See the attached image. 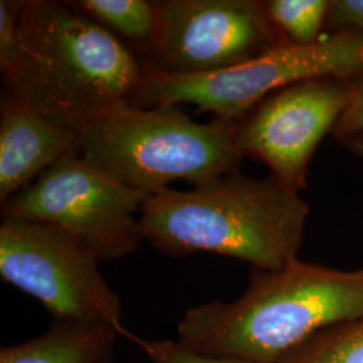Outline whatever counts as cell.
I'll use <instances>...</instances> for the list:
<instances>
[{"mask_svg":"<svg viewBox=\"0 0 363 363\" xmlns=\"http://www.w3.org/2000/svg\"><path fill=\"white\" fill-rule=\"evenodd\" d=\"M362 316L363 269L295 259L277 271L253 268L245 292L230 303L189 308L177 340L208 355L283 363L319 334Z\"/></svg>","mask_w":363,"mask_h":363,"instance_id":"cell-1","label":"cell"},{"mask_svg":"<svg viewBox=\"0 0 363 363\" xmlns=\"http://www.w3.org/2000/svg\"><path fill=\"white\" fill-rule=\"evenodd\" d=\"M308 203L273 178L238 171L193 186L150 195L140 213L144 240L164 256L198 252L277 271L298 259Z\"/></svg>","mask_w":363,"mask_h":363,"instance_id":"cell-2","label":"cell"},{"mask_svg":"<svg viewBox=\"0 0 363 363\" xmlns=\"http://www.w3.org/2000/svg\"><path fill=\"white\" fill-rule=\"evenodd\" d=\"M143 76L144 66L123 40L69 1L25 0L18 58L3 76L1 91L78 133L127 101Z\"/></svg>","mask_w":363,"mask_h":363,"instance_id":"cell-3","label":"cell"},{"mask_svg":"<svg viewBox=\"0 0 363 363\" xmlns=\"http://www.w3.org/2000/svg\"><path fill=\"white\" fill-rule=\"evenodd\" d=\"M237 121L198 123L178 106L123 101L78 130V152L117 181L148 194L172 182L193 186L237 172L244 159Z\"/></svg>","mask_w":363,"mask_h":363,"instance_id":"cell-4","label":"cell"},{"mask_svg":"<svg viewBox=\"0 0 363 363\" xmlns=\"http://www.w3.org/2000/svg\"><path fill=\"white\" fill-rule=\"evenodd\" d=\"M363 74V35L342 31L310 46L281 42L245 64L208 74H166L144 70L127 103L139 108L190 104L216 117L238 121L264 99L313 78Z\"/></svg>","mask_w":363,"mask_h":363,"instance_id":"cell-5","label":"cell"},{"mask_svg":"<svg viewBox=\"0 0 363 363\" xmlns=\"http://www.w3.org/2000/svg\"><path fill=\"white\" fill-rule=\"evenodd\" d=\"M148 193L132 189L70 152L1 203L3 220L50 225L100 261L133 255L144 241L140 213Z\"/></svg>","mask_w":363,"mask_h":363,"instance_id":"cell-6","label":"cell"},{"mask_svg":"<svg viewBox=\"0 0 363 363\" xmlns=\"http://www.w3.org/2000/svg\"><path fill=\"white\" fill-rule=\"evenodd\" d=\"M91 250L50 225L3 220L0 226V276L37 298L52 320L116 328L121 337V300L108 286Z\"/></svg>","mask_w":363,"mask_h":363,"instance_id":"cell-7","label":"cell"},{"mask_svg":"<svg viewBox=\"0 0 363 363\" xmlns=\"http://www.w3.org/2000/svg\"><path fill=\"white\" fill-rule=\"evenodd\" d=\"M155 11L144 70L181 76L216 73L284 42L265 1L164 0L155 3Z\"/></svg>","mask_w":363,"mask_h":363,"instance_id":"cell-8","label":"cell"},{"mask_svg":"<svg viewBox=\"0 0 363 363\" xmlns=\"http://www.w3.org/2000/svg\"><path fill=\"white\" fill-rule=\"evenodd\" d=\"M351 78H313L274 91L237 121L241 154L265 163L273 178L300 191L319 144L350 100Z\"/></svg>","mask_w":363,"mask_h":363,"instance_id":"cell-9","label":"cell"},{"mask_svg":"<svg viewBox=\"0 0 363 363\" xmlns=\"http://www.w3.org/2000/svg\"><path fill=\"white\" fill-rule=\"evenodd\" d=\"M76 151H78L76 132L52 123L25 100L1 91V203L23 190L64 156Z\"/></svg>","mask_w":363,"mask_h":363,"instance_id":"cell-10","label":"cell"},{"mask_svg":"<svg viewBox=\"0 0 363 363\" xmlns=\"http://www.w3.org/2000/svg\"><path fill=\"white\" fill-rule=\"evenodd\" d=\"M116 328L52 320L40 337L0 350V363H113Z\"/></svg>","mask_w":363,"mask_h":363,"instance_id":"cell-11","label":"cell"},{"mask_svg":"<svg viewBox=\"0 0 363 363\" xmlns=\"http://www.w3.org/2000/svg\"><path fill=\"white\" fill-rule=\"evenodd\" d=\"M69 3L117 38L128 39L148 52L155 31V3L145 0H76Z\"/></svg>","mask_w":363,"mask_h":363,"instance_id":"cell-12","label":"cell"},{"mask_svg":"<svg viewBox=\"0 0 363 363\" xmlns=\"http://www.w3.org/2000/svg\"><path fill=\"white\" fill-rule=\"evenodd\" d=\"M328 0H269L267 11L288 43L310 46L320 40L331 9Z\"/></svg>","mask_w":363,"mask_h":363,"instance_id":"cell-13","label":"cell"},{"mask_svg":"<svg viewBox=\"0 0 363 363\" xmlns=\"http://www.w3.org/2000/svg\"><path fill=\"white\" fill-rule=\"evenodd\" d=\"M283 363H363V316L319 334Z\"/></svg>","mask_w":363,"mask_h":363,"instance_id":"cell-14","label":"cell"},{"mask_svg":"<svg viewBox=\"0 0 363 363\" xmlns=\"http://www.w3.org/2000/svg\"><path fill=\"white\" fill-rule=\"evenodd\" d=\"M133 340L147 355L151 363H259L235 357L208 355L187 349L178 340L171 339H140L132 335Z\"/></svg>","mask_w":363,"mask_h":363,"instance_id":"cell-15","label":"cell"},{"mask_svg":"<svg viewBox=\"0 0 363 363\" xmlns=\"http://www.w3.org/2000/svg\"><path fill=\"white\" fill-rule=\"evenodd\" d=\"M23 1H0V72L6 76L15 65L19 52V23Z\"/></svg>","mask_w":363,"mask_h":363,"instance_id":"cell-16","label":"cell"},{"mask_svg":"<svg viewBox=\"0 0 363 363\" xmlns=\"http://www.w3.org/2000/svg\"><path fill=\"white\" fill-rule=\"evenodd\" d=\"M333 135L343 144L363 136V74L350 79V100Z\"/></svg>","mask_w":363,"mask_h":363,"instance_id":"cell-17","label":"cell"},{"mask_svg":"<svg viewBox=\"0 0 363 363\" xmlns=\"http://www.w3.org/2000/svg\"><path fill=\"white\" fill-rule=\"evenodd\" d=\"M327 25L337 31L363 35V0H335L331 3Z\"/></svg>","mask_w":363,"mask_h":363,"instance_id":"cell-18","label":"cell"},{"mask_svg":"<svg viewBox=\"0 0 363 363\" xmlns=\"http://www.w3.org/2000/svg\"><path fill=\"white\" fill-rule=\"evenodd\" d=\"M346 145L350 147L351 151L355 152L357 155L363 156V136H358L355 139H351Z\"/></svg>","mask_w":363,"mask_h":363,"instance_id":"cell-19","label":"cell"}]
</instances>
